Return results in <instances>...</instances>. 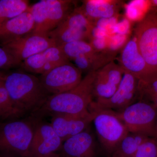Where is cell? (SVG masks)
Returning a JSON list of instances; mask_svg holds the SVG:
<instances>
[{"mask_svg": "<svg viewBox=\"0 0 157 157\" xmlns=\"http://www.w3.org/2000/svg\"><path fill=\"white\" fill-rule=\"evenodd\" d=\"M96 71H91L81 82L68 91L48 97L44 104L32 113L35 117L63 114L83 115L90 112L89 107L93 102V89Z\"/></svg>", "mask_w": 157, "mask_h": 157, "instance_id": "obj_1", "label": "cell"}, {"mask_svg": "<svg viewBox=\"0 0 157 157\" xmlns=\"http://www.w3.org/2000/svg\"><path fill=\"white\" fill-rule=\"evenodd\" d=\"M4 84L13 104L25 114L40 108L51 96L39 78L17 71L4 75Z\"/></svg>", "mask_w": 157, "mask_h": 157, "instance_id": "obj_2", "label": "cell"}, {"mask_svg": "<svg viewBox=\"0 0 157 157\" xmlns=\"http://www.w3.org/2000/svg\"><path fill=\"white\" fill-rule=\"evenodd\" d=\"M34 129L30 122L14 120L0 126V154L30 157Z\"/></svg>", "mask_w": 157, "mask_h": 157, "instance_id": "obj_3", "label": "cell"}, {"mask_svg": "<svg viewBox=\"0 0 157 157\" xmlns=\"http://www.w3.org/2000/svg\"><path fill=\"white\" fill-rule=\"evenodd\" d=\"M115 112L129 132L154 137L157 108L153 104L140 101Z\"/></svg>", "mask_w": 157, "mask_h": 157, "instance_id": "obj_4", "label": "cell"}, {"mask_svg": "<svg viewBox=\"0 0 157 157\" xmlns=\"http://www.w3.org/2000/svg\"><path fill=\"white\" fill-rule=\"evenodd\" d=\"M93 120L96 132L104 148L108 152H115L121 140L129 133L115 111L101 109L93 110Z\"/></svg>", "mask_w": 157, "mask_h": 157, "instance_id": "obj_5", "label": "cell"}, {"mask_svg": "<svg viewBox=\"0 0 157 157\" xmlns=\"http://www.w3.org/2000/svg\"><path fill=\"white\" fill-rule=\"evenodd\" d=\"M138 49L149 68L157 73V13L148 12L134 29Z\"/></svg>", "mask_w": 157, "mask_h": 157, "instance_id": "obj_6", "label": "cell"}, {"mask_svg": "<svg viewBox=\"0 0 157 157\" xmlns=\"http://www.w3.org/2000/svg\"><path fill=\"white\" fill-rule=\"evenodd\" d=\"M82 73L75 65L68 62L41 75L39 79L44 88L52 95L76 87L82 80Z\"/></svg>", "mask_w": 157, "mask_h": 157, "instance_id": "obj_7", "label": "cell"}, {"mask_svg": "<svg viewBox=\"0 0 157 157\" xmlns=\"http://www.w3.org/2000/svg\"><path fill=\"white\" fill-rule=\"evenodd\" d=\"M137 82L135 76L124 72L121 83L112 97L93 102L90 105L92 110L106 109L119 112L123 110L132 104L137 96Z\"/></svg>", "mask_w": 157, "mask_h": 157, "instance_id": "obj_8", "label": "cell"}, {"mask_svg": "<svg viewBox=\"0 0 157 157\" xmlns=\"http://www.w3.org/2000/svg\"><path fill=\"white\" fill-rule=\"evenodd\" d=\"M56 45L48 35L31 33L3 44L2 47L21 63L34 55L42 52L51 46Z\"/></svg>", "mask_w": 157, "mask_h": 157, "instance_id": "obj_9", "label": "cell"}, {"mask_svg": "<svg viewBox=\"0 0 157 157\" xmlns=\"http://www.w3.org/2000/svg\"><path fill=\"white\" fill-rule=\"evenodd\" d=\"M119 65L124 72L130 73L138 80L157 76V72L149 68L141 55L134 36L123 47Z\"/></svg>", "mask_w": 157, "mask_h": 157, "instance_id": "obj_10", "label": "cell"}, {"mask_svg": "<svg viewBox=\"0 0 157 157\" xmlns=\"http://www.w3.org/2000/svg\"><path fill=\"white\" fill-rule=\"evenodd\" d=\"M63 142L51 124H37L30 149V157H45L61 151Z\"/></svg>", "mask_w": 157, "mask_h": 157, "instance_id": "obj_11", "label": "cell"}, {"mask_svg": "<svg viewBox=\"0 0 157 157\" xmlns=\"http://www.w3.org/2000/svg\"><path fill=\"white\" fill-rule=\"evenodd\" d=\"M96 115L90 111L83 115L58 114L52 116L51 124L63 142L86 130Z\"/></svg>", "mask_w": 157, "mask_h": 157, "instance_id": "obj_12", "label": "cell"}, {"mask_svg": "<svg viewBox=\"0 0 157 157\" xmlns=\"http://www.w3.org/2000/svg\"><path fill=\"white\" fill-rule=\"evenodd\" d=\"M34 29L33 19L29 9L17 17L0 23V43L3 45L25 36Z\"/></svg>", "mask_w": 157, "mask_h": 157, "instance_id": "obj_13", "label": "cell"}, {"mask_svg": "<svg viewBox=\"0 0 157 157\" xmlns=\"http://www.w3.org/2000/svg\"><path fill=\"white\" fill-rule=\"evenodd\" d=\"M61 151L64 157H95L94 139L86 129L65 140Z\"/></svg>", "mask_w": 157, "mask_h": 157, "instance_id": "obj_14", "label": "cell"}, {"mask_svg": "<svg viewBox=\"0 0 157 157\" xmlns=\"http://www.w3.org/2000/svg\"><path fill=\"white\" fill-rule=\"evenodd\" d=\"M121 1L86 0L82 9L92 23L101 19H109L115 16L120 9Z\"/></svg>", "mask_w": 157, "mask_h": 157, "instance_id": "obj_15", "label": "cell"}, {"mask_svg": "<svg viewBox=\"0 0 157 157\" xmlns=\"http://www.w3.org/2000/svg\"><path fill=\"white\" fill-rule=\"evenodd\" d=\"M48 33L56 28L73 11V1L45 0Z\"/></svg>", "mask_w": 157, "mask_h": 157, "instance_id": "obj_16", "label": "cell"}, {"mask_svg": "<svg viewBox=\"0 0 157 157\" xmlns=\"http://www.w3.org/2000/svg\"><path fill=\"white\" fill-rule=\"evenodd\" d=\"M48 35L54 41L57 46H61L74 41H86L90 38V34L86 31L62 24L59 25L50 31Z\"/></svg>", "mask_w": 157, "mask_h": 157, "instance_id": "obj_17", "label": "cell"}, {"mask_svg": "<svg viewBox=\"0 0 157 157\" xmlns=\"http://www.w3.org/2000/svg\"><path fill=\"white\" fill-rule=\"evenodd\" d=\"M4 76L0 78V120H14L25 113L14 106L10 99L4 84Z\"/></svg>", "mask_w": 157, "mask_h": 157, "instance_id": "obj_18", "label": "cell"}, {"mask_svg": "<svg viewBox=\"0 0 157 157\" xmlns=\"http://www.w3.org/2000/svg\"><path fill=\"white\" fill-rule=\"evenodd\" d=\"M148 137L129 132L121 141L115 152L118 157H133L139 146Z\"/></svg>", "mask_w": 157, "mask_h": 157, "instance_id": "obj_19", "label": "cell"}, {"mask_svg": "<svg viewBox=\"0 0 157 157\" xmlns=\"http://www.w3.org/2000/svg\"><path fill=\"white\" fill-rule=\"evenodd\" d=\"M29 2L26 0H1L0 23L27 11L30 7Z\"/></svg>", "mask_w": 157, "mask_h": 157, "instance_id": "obj_20", "label": "cell"}, {"mask_svg": "<svg viewBox=\"0 0 157 157\" xmlns=\"http://www.w3.org/2000/svg\"><path fill=\"white\" fill-rule=\"evenodd\" d=\"M29 10L34 22V29L32 33L48 35L47 13L45 0H41L30 6Z\"/></svg>", "mask_w": 157, "mask_h": 157, "instance_id": "obj_21", "label": "cell"}, {"mask_svg": "<svg viewBox=\"0 0 157 157\" xmlns=\"http://www.w3.org/2000/svg\"><path fill=\"white\" fill-rule=\"evenodd\" d=\"M59 46L69 60H73L81 56H94L98 53L89 42L84 40L74 41Z\"/></svg>", "mask_w": 157, "mask_h": 157, "instance_id": "obj_22", "label": "cell"}, {"mask_svg": "<svg viewBox=\"0 0 157 157\" xmlns=\"http://www.w3.org/2000/svg\"><path fill=\"white\" fill-rule=\"evenodd\" d=\"M117 88L112 84L100 70L96 71L93 84V97L97 98V100H105L110 98Z\"/></svg>", "mask_w": 157, "mask_h": 157, "instance_id": "obj_23", "label": "cell"}, {"mask_svg": "<svg viewBox=\"0 0 157 157\" xmlns=\"http://www.w3.org/2000/svg\"><path fill=\"white\" fill-rule=\"evenodd\" d=\"M60 24L80 29L87 32L90 35L93 26V24L86 17L81 7L74 9Z\"/></svg>", "mask_w": 157, "mask_h": 157, "instance_id": "obj_24", "label": "cell"}, {"mask_svg": "<svg viewBox=\"0 0 157 157\" xmlns=\"http://www.w3.org/2000/svg\"><path fill=\"white\" fill-rule=\"evenodd\" d=\"M137 95L145 102H149L157 95V76L137 82Z\"/></svg>", "mask_w": 157, "mask_h": 157, "instance_id": "obj_25", "label": "cell"}, {"mask_svg": "<svg viewBox=\"0 0 157 157\" xmlns=\"http://www.w3.org/2000/svg\"><path fill=\"white\" fill-rule=\"evenodd\" d=\"M99 70L112 84L118 87L122 79L124 72L119 65L111 61Z\"/></svg>", "mask_w": 157, "mask_h": 157, "instance_id": "obj_26", "label": "cell"}, {"mask_svg": "<svg viewBox=\"0 0 157 157\" xmlns=\"http://www.w3.org/2000/svg\"><path fill=\"white\" fill-rule=\"evenodd\" d=\"M46 62L42 52L29 57L22 62L21 65L26 71L41 74V71Z\"/></svg>", "mask_w": 157, "mask_h": 157, "instance_id": "obj_27", "label": "cell"}, {"mask_svg": "<svg viewBox=\"0 0 157 157\" xmlns=\"http://www.w3.org/2000/svg\"><path fill=\"white\" fill-rule=\"evenodd\" d=\"M133 157H157V139L148 137L139 146Z\"/></svg>", "mask_w": 157, "mask_h": 157, "instance_id": "obj_28", "label": "cell"}, {"mask_svg": "<svg viewBox=\"0 0 157 157\" xmlns=\"http://www.w3.org/2000/svg\"><path fill=\"white\" fill-rule=\"evenodd\" d=\"M46 59V63L50 62L58 66L69 62V60L59 46H51L43 52Z\"/></svg>", "mask_w": 157, "mask_h": 157, "instance_id": "obj_29", "label": "cell"}, {"mask_svg": "<svg viewBox=\"0 0 157 157\" xmlns=\"http://www.w3.org/2000/svg\"><path fill=\"white\" fill-rule=\"evenodd\" d=\"M21 64L4 47H0V70L8 69Z\"/></svg>", "mask_w": 157, "mask_h": 157, "instance_id": "obj_30", "label": "cell"}, {"mask_svg": "<svg viewBox=\"0 0 157 157\" xmlns=\"http://www.w3.org/2000/svg\"><path fill=\"white\" fill-rule=\"evenodd\" d=\"M89 40V43L97 52H104L107 49L108 37H93L90 39Z\"/></svg>", "mask_w": 157, "mask_h": 157, "instance_id": "obj_31", "label": "cell"}, {"mask_svg": "<svg viewBox=\"0 0 157 157\" xmlns=\"http://www.w3.org/2000/svg\"><path fill=\"white\" fill-rule=\"evenodd\" d=\"M45 157H64V156L61 153H58L56 152L51 154L48 155Z\"/></svg>", "mask_w": 157, "mask_h": 157, "instance_id": "obj_32", "label": "cell"}, {"mask_svg": "<svg viewBox=\"0 0 157 157\" xmlns=\"http://www.w3.org/2000/svg\"><path fill=\"white\" fill-rule=\"evenodd\" d=\"M149 103L153 104L154 106L157 108V95L154 98H152Z\"/></svg>", "mask_w": 157, "mask_h": 157, "instance_id": "obj_33", "label": "cell"}, {"mask_svg": "<svg viewBox=\"0 0 157 157\" xmlns=\"http://www.w3.org/2000/svg\"><path fill=\"white\" fill-rule=\"evenodd\" d=\"M150 3H151V6H157V0H154V1H150Z\"/></svg>", "mask_w": 157, "mask_h": 157, "instance_id": "obj_34", "label": "cell"}, {"mask_svg": "<svg viewBox=\"0 0 157 157\" xmlns=\"http://www.w3.org/2000/svg\"><path fill=\"white\" fill-rule=\"evenodd\" d=\"M0 157H21L11 155L0 154Z\"/></svg>", "mask_w": 157, "mask_h": 157, "instance_id": "obj_35", "label": "cell"}, {"mask_svg": "<svg viewBox=\"0 0 157 157\" xmlns=\"http://www.w3.org/2000/svg\"><path fill=\"white\" fill-rule=\"evenodd\" d=\"M155 138L157 139V119L156 123L155 130Z\"/></svg>", "mask_w": 157, "mask_h": 157, "instance_id": "obj_36", "label": "cell"}, {"mask_svg": "<svg viewBox=\"0 0 157 157\" xmlns=\"http://www.w3.org/2000/svg\"><path fill=\"white\" fill-rule=\"evenodd\" d=\"M4 74H3L2 73V72H1V71H0V78H2V77H3V76H4Z\"/></svg>", "mask_w": 157, "mask_h": 157, "instance_id": "obj_37", "label": "cell"}]
</instances>
